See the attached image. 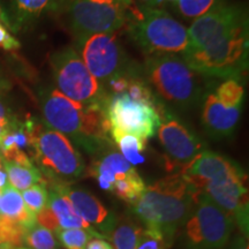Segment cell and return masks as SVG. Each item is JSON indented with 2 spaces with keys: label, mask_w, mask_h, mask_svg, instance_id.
Segmentation results:
<instances>
[{
  "label": "cell",
  "mask_w": 249,
  "mask_h": 249,
  "mask_svg": "<svg viewBox=\"0 0 249 249\" xmlns=\"http://www.w3.org/2000/svg\"><path fill=\"white\" fill-rule=\"evenodd\" d=\"M196 193L179 172L169 174L145 187L132 204L134 213L147 230L157 232L171 247L194 209Z\"/></svg>",
  "instance_id": "obj_3"
},
{
  "label": "cell",
  "mask_w": 249,
  "mask_h": 249,
  "mask_svg": "<svg viewBox=\"0 0 249 249\" xmlns=\"http://www.w3.org/2000/svg\"><path fill=\"white\" fill-rule=\"evenodd\" d=\"M20 42L8 33L4 24L0 23V49L5 51H14L20 48Z\"/></svg>",
  "instance_id": "obj_32"
},
{
  "label": "cell",
  "mask_w": 249,
  "mask_h": 249,
  "mask_svg": "<svg viewBox=\"0 0 249 249\" xmlns=\"http://www.w3.org/2000/svg\"><path fill=\"white\" fill-rule=\"evenodd\" d=\"M21 195H22L26 207L34 214L39 213L48 204L49 192L45 183H37V185L31 186L22 191Z\"/></svg>",
  "instance_id": "obj_29"
},
{
  "label": "cell",
  "mask_w": 249,
  "mask_h": 249,
  "mask_svg": "<svg viewBox=\"0 0 249 249\" xmlns=\"http://www.w3.org/2000/svg\"><path fill=\"white\" fill-rule=\"evenodd\" d=\"M15 249H30V248H28V247H18V248H15Z\"/></svg>",
  "instance_id": "obj_44"
},
{
  "label": "cell",
  "mask_w": 249,
  "mask_h": 249,
  "mask_svg": "<svg viewBox=\"0 0 249 249\" xmlns=\"http://www.w3.org/2000/svg\"><path fill=\"white\" fill-rule=\"evenodd\" d=\"M11 87L12 83L9 82V81L4 76V74L0 71V95H1L2 92L8 91V90L11 89Z\"/></svg>",
  "instance_id": "obj_38"
},
{
  "label": "cell",
  "mask_w": 249,
  "mask_h": 249,
  "mask_svg": "<svg viewBox=\"0 0 249 249\" xmlns=\"http://www.w3.org/2000/svg\"><path fill=\"white\" fill-rule=\"evenodd\" d=\"M244 171L205 185L203 193L232 218L241 234L248 236V189Z\"/></svg>",
  "instance_id": "obj_13"
},
{
  "label": "cell",
  "mask_w": 249,
  "mask_h": 249,
  "mask_svg": "<svg viewBox=\"0 0 249 249\" xmlns=\"http://www.w3.org/2000/svg\"><path fill=\"white\" fill-rule=\"evenodd\" d=\"M241 171V167L229 158L216 152L203 150L179 173L198 193L203 191L208 183L229 178Z\"/></svg>",
  "instance_id": "obj_14"
},
{
  "label": "cell",
  "mask_w": 249,
  "mask_h": 249,
  "mask_svg": "<svg viewBox=\"0 0 249 249\" xmlns=\"http://www.w3.org/2000/svg\"><path fill=\"white\" fill-rule=\"evenodd\" d=\"M224 2L225 0H178L174 6L183 18H197Z\"/></svg>",
  "instance_id": "obj_28"
},
{
  "label": "cell",
  "mask_w": 249,
  "mask_h": 249,
  "mask_svg": "<svg viewBox=\"0 0 249 249\" xmlns=\"http://www.w3.org/2000/svg\"><path fill=\"white\" fill-rule=\"evenodd\" d=\"M134 5L143 6V7L155 8L160 6V0H132Z\"/></svg>",
  "instance_id": "obj_36"
},
{
  "label": "cell",
  "mask_w": 249,
  "mask_h": 249,
  "mask_svg": "<svg viewBox=\"0 0 249 249\" xmlns=\"http://www.w3.org/2000/svg\"><path fill=\"white\" fill-rule=\"evenodd\" d=\"M134 171L135 167L124 160L119 151L110 145L95 154V160L89 169V176L97 180L102 189L112 192L114 182L118 179L128 176Z\"/></svg>",
  "instance_id": "obj_17"
},
{
  "label": "cell",
  "mask_w": 249,
  "mask_h": 249,
  "mask_svg": "<svg viewBox=\"0 0 249 249\" xmlns=\"http://www.w3.org/2000/svg\"><path fill=\"white\" fill-rule=\"evenodd\" d=\"M52 187L66 196L74 211L87 224H89L92 229L97 230V232L101 233L104 238L107 236L116 223L117 217L108 211L97 197L85 189L73 188L65 183H53Z\"/></svg>",
  "instance_id": "obj_15"
},
{
  "label": "cell",
  "mask_w": 249,
  "mask_h": 249,
  "mask_svg": "<svg viewBox=\"0 0 249 249\" xmlns=\"http://www.w3.org/2000/svg\"><path fill=\"white\" fill-rule=\"evenodd\" d=\"M8 185V179H7V174H6L4 166H2V160L0 157V191H1L4 187Z\"/></svg>",
  "instance_id": "obj_37"
},
{
  "label": "cell",
  "mask_w": 249,
  "mask_h": 249,
  "mask_svg": "<svg viewBox=\"0 0 249 249\" xmlns=\"http://www.w3.org/2000/svg\"><path fill=\"white\" fill-rule=\"evenodd\" d=\"M86 249H113L112 246L102 238H92L90 239L86 246Z\"/></svg>",
  "instance_id": "obj_34"
},
{
  "label": "cell",
  "mask_w": 249,
  "mask_h": 249,
  "mask_svg": "<svg viewBox=\"0 0 249 249\" xmlns=\"http://www.w3.org/2000/svg\"><path fill=\"white\" fill-rule=\"evenodd\" d=\"M46 207L51 211L55 222L58 224L59 231L60 230H70V229H85V230H95L92 229L89 224L74 211L71 202L64 194H61L58 189L52 187L49 193V200ZM96 231V230H95Z\"/></svg>",
  "instance_id": "obj_20"
},
{
  "label": "cell",
  "mask_w": 249,
  "mask_h": 249,
  "mask_svg": "<svg viewBox=\"0 0 249 249\" xmlns=\"http://www.w3.org/2000/svg\"><path fill=\"white\" fill-rule=\"evenodd\" d=\"M0 192H1V191H0Z\"/></svg>",
  "instance_id": "obj_46"
},
{
  "label": "cell",
  "mask_w": 249,
  "mask_h": 249,
  "mask_svg": "<svg viewBox=\"0 0 249 249\" xmlns=\"http://www.w3.org/2000/svg\"><path fill=\"white\" fill-rule=\"evenodd\" d=\"M39 104L45 126L71 139L89 154L95 155L112 145L111 124L104 104H80L57 89L43 90Z\"/></svg>",
  "instance_id": "obj_2"
},
{
  "label": "cell",
  "mask_w": 249,
  "mask_h": 249,
  "mask_svg": "<svg viewBox=\"0 0 249 249\" xmlns=\"http://www.w3.org/2000/svg\"><path fill=\"white\" fill-rule=\"evenodd\" d=\"M136 249H170L163 238L157 232L151 230H143Z\"/></svg>",
  "instance_id": "obj_31"
},
{
  "label": "cell",
  "mask_w": 249,
  "mask_h": 249,
  "mask_svg": "<svg viewBox=\"0 0 249 249\" xmlns=\"http://www.w3.org/2000/svg\"><path fill=\"white\" fill-rule=\"evenodd\" d=\"M235 224L203 192L196 193L195 205L183 225L186 249H223Z\"/></svg>",
  "instance_id": "obj_8"
},
{
  "label": "cell",
  "mask_w": 249,
  "mask_h": 249,
  "mask_svg": "<svg viewBox=\"0 0 249 249\" xmlns=\"http://www.w3.org/2000/svg\"><path fill=\"white\" fill-rule=\"evenodd\" d=\"M177 1L178 0H160V5H163V4H171V5H176Z\"/></svg>",
  "instance_id": "obj_40"
},
{
  "label": "cell",
  "mask_w": 249,
  "mask_h": 249,
  "mask_svg": "<svg viewBox=\"0 0 249 249\" xmlns=\"http://www.w3.org/2000/svg\"><path fill=\"white\" fill-rule=\"evenodd\" d=\"M145 187L147 186L144 185V181L140 177L138 171L135 170L128 176L118 179L114 182L111 193H113L114 195L118 196L123 201L133 204L144 192Z\"/></svg>",
  "instance_id": "obj_24"
},
{
  "label": "cell",
  "mask_w": 249,
  "mask_h": 249,
  "mask_svg": "<svg viewBox=\"0 0 249 249\" xmlns=\"http://www.w3.org/2000/svg\"><path fill=\"white\" fill-rule=\"evenodd\" d=\"M242 107H227L214 96L213 92L205 95L202 121L207 133L214 140L231 136L240 119Z\"/></svg>",
  "instance_id": "obj_16"
},
{
  "label": "cell",
  "mask_w": 249,
  "mask_h": 249,
  "mask_svg": "<svg viewBox=\"0 0 249 249\" xmlns=\"http://www.w3.org/2000/svg\"><path fill=\"white\" fill-rule=\"evenodd\" d=\"M26 232V227L0 218V244L8 245L13 248L23 247Z\"/></svg>",
  "instance_id": "obj_30"
},
{
  "label": "cell",
  "mask_w": 249,
  "mask_h": 249,
  "mask_svg": "<svg viewBox=\"0 0 249 249\" xmlns=\"http://www.w3.org/2000/svg\"><path fill=\"white\" fill-rule=\"evenodd\" d=\"M57 236L59 244L66 249H86V246L90 239L102 238L105 239L101 233L95 230H85V229H70L60 230L54 233Z\"/></svg>",
  "instance_id": "obj_26"
},
{
  "label": "cell",
  "mask_w": 249,
  "mask_h": 249,
  "mask_svg": "<svg viewBox=\"0 0 249 249\" xmlns=\"http://www.w3.org/2000/svg\"><path fill=\"white\" fill-rule=\"evenodd\" d=\"M248 11L244 4H224L195 18L189 46L181 57L205 79L241 82L248 70Z\"/></svg>",
  "instance_id": "obj_1"
},
{
  "label": "cell",
  "mask_w": 249,
  "mask_h": 249,
  "mask_svg": "<svg viewBox=\"0 0 249 249\" xmlns=\"http://www.w3.org/2000/svg\"><path fill=\"white\" fill-rule=\"evenodd\" d=\"M1 14H2V8L1 6H0V20H1Z\"/></svg>",
  "instance_id": "obj_43"
},
{
  "label": "cell",
  "mask_w": 249,
  "mask_h": 249,
  "mask_svg": "<svg viewBox=\"0 0 249 249\" xmlns=\"http://www.w3.org/2000/svg\"><path fill=\"white\" fill-rule=\"evenodd\" d=\"M126 29L148 57L182 55L189 46L188 31L164 9L133 5Z\"/></svg>",
  "instance_id": "obj_5"
},
{
  "label": "cell",
  "mask_w": 249,
  "mask_h": 249,
  "mask_svg": "<svg viewBox=\"0 0 249 249\" xmlns=\"http://www.w3.org/2000/svg\"><path fill=\"white\" fill-rule=\"evenodd\" d=\"M157 133L169 171L180 172L203 151V142L176 118H165Z\"/></svg>",
  "instance_id": "obj_12"
},
{
  "label": "cell",
  "mask_w": 249,
  "mask_h": 249,
  "mask_svg": "<svg viewBox=\"0 0 249 249\" xmlns=\"http://www.w3.org/2000/svg\"><path fill=\"white\" fill-rule=\"evenodd\" d=\"M9 123H11V121H9ZM9 123H5V121H1V123H0V140H1L4 134L6 133V130H7Z\"/></svg>",
  "instance_id": "obj_39"
},
{
  "label": "cell",
  "mask_w": 249,
  "mask_h": 249,
  "mask_svg": "<svg viewBox=\"0 0 249 249\" xmlns=\"http://www.w3.org/2000/svg\"><path fill=\"white\" fill-rule=\"evenodd\" d=\"M0 218L27 230L36 224V214L26 207L21 193L9 183L0 192Z\"/></svg>",
  "instance_id": "obj_19"
},
{
  "label": "cell",
  "mask_w": 249,
  "mask_h": 249,
  "mask_svg": "<svg viewBox=\"0 0 249 249\" xmlns=\"http://www.w3.org/2000/svg\"><path fill=\"white\" fill-rule=\"evenodd\" d=\"M143 71L148 86L171 107L189 110L200 104L205 95V77L193 70L180 54L148 57Z\"/></svg>",
  "instance_id": "obj_4"
},
{
  "label": "cell",
  "mask_w": 249,
  "mask_h": 249,
  "mask_svg": "<svg viewBox=\"0 0 249 249\" xmlns=\"http://www.w3.org/2000/svg\"><path fill=\"white\" fill-rule=\"evenodd\" d=\"M2 166L7 174L9 185L18 192H22L37 183H45L43 174L34 164H18L2 160Z\"/></svg>",
  "instance_id": "obj_21"
},
{
  "label": "cell",
  "mask_w": 249,
  "mask_h": 249,
  "mask_svg": "<svg viewBox=\"0 0 249 249\" xmlns=\"http://www.w3.org/2000/svg\"><path fill=\"white\" fill-rule=\"evenodd\" d=\"M50 62L57 90L62 95L83 105H105L107 93L73 48L57 51Z\"/></svg>",
  "instance_id": "obj_9"
},
{
  "label": "cell",
  "mask_w": 249,
  "mask_h": 249,
  "mask_svg": "<svg viewBox=\"0 0 249 249\" xmlns=\"http://www.w3.org/2000/svg\"><path fill=\"white\" fill-rule=\"evenodd\" d=\"M214 96L227 107H242L245 98V88L236 80H226L213 91Z\"/></svg>",
  "instance_id": "obj_27"
},
{
  "label": "cell",
  "mask_w": 249,
  "mask_h": 249,
  "mask_svg": "<svg viewBox=\"0 0 249 249\" xmlns=\"http://www.w3.org/2000/svg\"><path fill=\"white\" fill-rule=\"evenodd\" d=\"M0 249H15L13 247H11V246L8 245H4V244H0Z\"/></svg>",
  "instance_id": "obj_41"
},
{
  "label": "cell",
  "mask_w": 249,
  "mask_h": 249,
  "mask_svg": "<svg viewBox=\"0 0 249 249\" xmlns=\"http://www.w3.org/2000/svg\"><path fill=\"white\" fill-rule=\"evenodd\" d=\"M31 156L40 173L49 177L53 183L70 185V181L85 173V160L73 142L57 130L40 124L34 135Z\"/></svg>",
  "instance_id": "obj_6"
},
{
  "label": "cell",
  "mask_w": 249,
  "mask_h": 249,
  "mask_svg": "<svg viewBox=\"0 0 249 249\" xmlns=\"http://www.w3.org/2000/svg\"><path fill=\"white\" fill-rule=\"evenodd\" d=\"M110 138L116 143L119 152L130 165H139L144 163V150L147 148V141L139 136L123 132L117 128H111Z\"/></svg>",
  "instance_id": "obj_22"
},
{
  "label": "cell",
  "mask_w": 249,
  "mask_h": 249,
  "mask_svg": "<svg viewBox=\"0 0 249 249\" xmlns=\"http://www.w3.org/2000/svg\"><path fill=\"white\" fill-rule=\"evenodd\" d=\"M76 45L86 67L102 87L114 77L134 73L116 33L96 34Z\"/></svg>",
  "instance_id": "obj_11"
},
{
  "label": "cell",
  "mask_w": 249,
  "mask_h": 249,
  "mask_svg": "<svg viewBox=\"0 0 249 249\" xmlns=\"http://www.w3.org/2000/svg\"><path fill=\"white\" fill-rule=\"evenodd\" d=\"M15 117L12 116L11 108L7 107V104L4 102V99L0 97V123L5 121V123H9L14 119Z\"/></svg>",
  "instance_id": "obj_35"
},
{
  "label": "cell",
  "mask_w": 249,
  "mask_h": 249,
  "mask_svg": "<svg viewBox=\"0 0 249 249\" xmlns=\"http://www.w3.org/2000/svg\"><path fill=\"white\" fill-rule=\"evenodd\" d=\"M121 1H123L124 4H126L127 6H129V7H130V6H133V5H134L132 0H121Z\"/></svg>",
  "instance_id": "obj_42"
},
{
  "label": "cell",
  "mask_w": 249,
  "mask_h": 249,
  "mask_svg": "<svg viewBox=\"0 0 249 249\" xmlns=\"http://www.w3.org/2000/svg\"><path fill=\"white\" fill-rule=\"evenodd\" d=\"M223 249H249L248 236L238 233L233 238H230Z\"/></svg>",
  "instance_id": "obj_33"
},
{
  "label": "cell",
  "mask_w": 249,
  "mask_h": 249,
  "mask_svg": "<svg viewBox=\"0 0 249 249\" xmlns=\"http://www.w3.org/2000/svg\"><path fill=\"white\" fill-rule=\"evenodd\" d=\"M105 113L111 128H117L143 140L156 135L166 113L160 107L130 98L126 92L108 95L105 101Z\"/></svg>",
  "instance_id": "obj_10"
},
{
  "label": "cell",
  "mask_w": 249,
  "mask_h": 249,
  "mask_svg": "<svg viewBox=\"0 0 249 249\" xmlns=\"http://www.w3.org/2000/svg\"><path fill=\"white\" fill-rule=\"evenodd\" d=\"M143 229L129 219H116L107 238L110 239L116 249H136Z\"/></svg>",
  "instance_id": "obj_23"
},
{
  "label": "cell",
  "mask_w": 249,
  "mask_h": 249,
  "mask_svg": "<svg viewBox=\"0 0 249 249\" xmlns=\"http://www.w3.org/2000/svg\"><path fill=\"white\" fill-rule=\"evenodd\" d=\"M64 0H8L7 11L2 12L1 20L11 28L21 29L43 15L59 11Z\"/></svg>",
  "instance_id": "obj_18"
},
{
  "label": "cell",
  "mask_w": 249,
  "mask_h": 249,
  "mask_svg": "<svg viewBox=\"0 0 249 249\" xmlns=\"http://www.w3.org/2000/svg\"><path fill=\"white\" fill-rule=\"evenodd\" d=\"M60 9L76 43L96 34L117 33L129 20V6L121 0H64Z\"/></svg>",
  "instance_id": "obj_7"
},
{
  "label": "cell",
  "mask_w": 249,
  "mask_h": 249,
  "mask_svg": "<svg viewBox=\"0 0 249 249\" xmlns=\"http://www.w3.org/2000/svg\"><path fill=\"white\" fill-rule=\"evenodd\" d=\"M0 157H1V156H0Z\"/></svg>",
  "instance_id": "obj_45"
},
{
  "label": "cell",
  "mask_w": 249,
  "mask_h": 249,
  "mask_svg": "<svg viewBox=\"0 0 249 249\" xmlns=\"http://www.w3.org/2000/svg\"><path fill=\"white\" fill-rule=\"evenodd\" d=\"M23 247L30 249H60V244L53 232L36 223L27 230Z\"/></svg>",
  "instance_id": "obj_25"
}]
</instances>
